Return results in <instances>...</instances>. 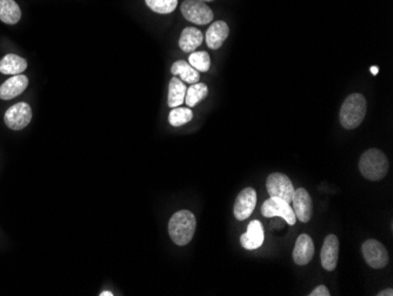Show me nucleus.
<instances>
[{"instance_id": "obj_1", "label": "nucleus", "mask_w": 393, "mask_h": 296, "mask_svg": "<svg viewBox=\"0 0 393 296\" xmlns=\"http://www.w3.org/2000/svg\"><path fill=\"white\" fill-rule=\"evenodd\" d=\"M197 221L190 210H179L170 219L169 234L177 246H186L195 235Z\"/></svg>"}, {"instance_id": "obj_2", "label": "nucleus", "mask_w": 393, "mask_h": 296, "mask_svg": "<svg viewBox=\"0 0 393 296\" xmlns=\"http://www.w3.org/2000/svg\"><path fill=\"white\" fill-rule=\"evenodd\" d=\"M359 170L366 180L381 181L389 172V160L379 149H370L361 156Z\"/></svg>"}, {"instance_id": "obj_3", "label": "nucleus", "mask_w": 393, "mask_h": 296, "mask_svg": "<svg viewBox=\"0 0 393 296\" xmlns=\"http://www.w3.org/2000/svg\"><path fill=\"white\" fill-rule=\"evenodd\" d=\"M366 108L367 107H366L365 97L361 93L349 95L344 100L339 112V118L343 127L347 130L358 128L365 118Z\"/></svg>"}, {"instance_id": "obj_4", "label": "nucleus", "mask_w": 393, "mask_h": 296, "mask_svg": "<svg viewBox=\"0 0 393 296\" xmlns=\"http://www.w3.org/2000/svg\"><path fill=\"white\" fill-rule=\"evenodd\" d=\"M267 189L270 197H278L290 204L296 190L292 181L282 172H274L267 177Z\"/></svg>"}, {"instance_id": "obj_5", "label": "nucleus", "mask_w": 393, "mask_h": 296, "mask_svg": "<svg viewBox=\"0 0 393 296\" xmlns=\"http://www.w3.org/2000/svg\"><path fill=\"white\" fill-rule=\"evenodd\" d=\"M184 18L197 25H207L213 19V12L202 0H185L182 4Z\"/></svg>"}, {"instance_id": "obj_6", "label": "nucleus", "mask_w": 393, "mask_h": 296, "mask_svg": "<svg viewBox=\"0 0 393 296\" xmlns=\"http://www.w3.org/2000/svg\"><path fill=\"white\" fill-rule=\"evenodd\" d=\"M262 216L282 217L286 223L294 225L297 222V217L294 215V209L290 203L278 197H270L262 205Z\"/></svg>"}, {"instance_id": "obj_7", "label": "nucleus", "mask_w": 393, "mask_h": 296, "mask_svg": "<svg viewBox=\"0 0 393 296\" xmlns=\"http://www.w3.org/2000/svg\"><path fill=\"white\" fill-rule=\"evenodd\" d=\"M363 257L366 263L374 269H381L389 263V254L384 244L379 241L370 239L365 241L362 246Z\"/></svg>"}, {"instance_id": "obj_8", "label": "nucleus", "mask_w": 393, "mask_h": 296, "mask_svg": "<svg viewBox=\"0 0 393 296\" xmlns=\"http://www.w3.org/2000/svg\"><path fill=\"white\" fill-rule=\"evenodd\" d=\"M32 120V109L28 103H17L5 113V124L12 130H23Z\"/></svg>"}, {"instance_id": "obj_9", "label": "nucleus", "mask_w": 393, "mask_h": 296, "mask_svg": "<svg viewBox=\"0 0 393 296\" xmlns=\"http://www.w3.org/2000/svg\"><path fill=\"white\" fill-rule=\"evenodd\" d=\"M256 204H257V192L256 190L253 188H245L242 190L237 196L235 208H233L236 219L239 221L249 219L256 208Z\"/></svg>"}, {"instance_id": "obj_10", "label": "nucleus", "mask_w": 393, "mask_h": 296, "mask_svg": "<svg viewBox=\"0 0 393 296\" xmlns=\"http://www.w3.org/2000/svg\"><path fill=\"white\" fill-rule=\"evenodd\" d=\"M292 209L294 215L303 223H307L312 216V198L310 194L304 188L294 190V198H292Z\"/></svg>"}, {"instance_id": "obj_11", "label": "nucleus", "mask_w": 393, "mask_h": 296, "mask_svg": "<svg viewBox=\"0 0 393 296\" xmlns=\"http://www.w3.org/2000/svg\"><path fill=\"white\" fill-rule=\"evenodd\" d=\"M265 240V234L262 224L259 221H251L247 225V232H244L240 237V243L242 247L247 250H254L262 247Z\"/></svg>"}, {"instance_id": "obj_12", "label": "nucleus", "mask_w": 393, "mask_h": 296, "mask_svg": "<svg viewBox=\"0 0 393 296\" xmlns=\"http://www.w3.org/2000/svg\"><path fill=\"white\" fill-rule=\"evenodd\" d=\"M338 254H339V241L336 235L326 237L320 252L323 268L329 272L334 270L337 267Z\"/></svg>"}, {"instance_id": "obj_13", "label": "nucleus", "mask_w": 393, "mask_h": 296, "mask_svg": "<svg viewBox=\"0 0 393 296\" xmlns=\"http://www.w3.org/2000/svg\"><path fill=\"white\" fill-rule=\"evenodd\" d=\"M314 241L309 235L302 234L300 237L297 239L296 246H294V261L298 266H306L311 262L314 259Z\"/></svg>"}, {"instance_id": "obj_14", "label": "nucleus", "mask_w": 393, "mask_h": 296, "mask_svg": "<svg viewBox=\"0 0 393 296\" xmlns=\"http://www.w3.org/2000/svg\"><path fill=\"white\" fill-rule=\"evenodd\" d=\"M28 86V78L24 75H16L8 78L0 86V100H10L24 93Z\"/></svg>"}, {"instance_id": "obj_15", "label": "nucleus", "mask_w": 393, "mask_h": 296, "mask_svg": "<svg viewBox=\"0 0 393 296\" xmlns=\"http://www.w3.org/2000/svg\"><path fill=\"white\" fill-rule=\"evenodd\" d=\"M229 33H230V28L225 21L217 20L215 23H212L207 31V46L212 50L220 48L224 44V41L227 39Z\"/></svg>"}, {"instance_id": "obj_16", "label": "nucleus", "mask_w": 393, "mask_h": 296, "mask_svg": "<svg viewBox=\"0 0 393 296\" xmlns=\"http://www.w3.org/2000/svg\"><path fill=\"white\" fill-rule=\"evenodd\" d=\"M203 33L198 28H184L180 39H179V48H182L184 53H193L195 48H198V46L203 44Z\"/></svg>"}, {"instance_id": "obj_17", "label": "nucleus", "mask_w": 393, "mask_h": 296, "mask_svg": "<svg viewBox=\"0 0 393 296\" xmlns=\"http://www.w3.org/2000/svg\"><path fill=\"white\" fill-rule=\"evenodd\" d=\"M28 68V62L21 57L10 53L0 60V73L3 75H20Z\"/></svg>"}, {"instance_id": "obj_18", "label": "nucleus", "mask_w": 393, "mask_h": 296, "mask_svg": "<svg viewBox=\"0 0 393 296\" xmlns=\"http://www.w3.org/2000/svg\"><path fill=\"white\" fill-rule=\"evenodd\" d=\"M171 73L173 76L179 77L180 80L187 84L198 83L200 78L199 71L192 68L185 60H177L175 64L172 65Z\"/></svg>"}, {"instance_id": "obj_19", "label": "nucleus", "mask_w": 393, "mask_h": 296, "mask_svg": "<svg viewBox=\"0 0 393 296\" xmlns=\"http://www.w3.org/2000/svg\"><path fill=\"white\" fill-rule=\"evenodd\" d=\"M186 90V85L184 84L183 80H179L178 77H173L169 84V97H167L169 107L177 108L183 104L185 102Z\"/></svg>"}, {"instance_id": "obj_20", "label": "nucleus", "mask_w": 393, "mask_h": 296, "mask_svg": "<svg viewBox=\"0 0 393 296\" xmlns=\"http://www.w3.org/2000/svg\"><path fill=\"white\" fill-rule=\"evenodd\" d=\"M21 17L19 5L15 0H0V20L5 24L15 25Z\"/></svg>"}, {"instance_id": "obj_21", "label": "nucleus", "mask_w": 393, "mask_h": 296, "mask_svg": "<svg viewBox=\"0 0 393 296\" xmlns=\"http://www.w3.org/2000/svg\"><path fill=\"white\" fill-rule=\"evenodd\" d=\"M207 93H209V89L204 83L191 84L190 88L186 90L185 103L189 105V108H193L198 104L199 102L207 98Z\"/></svg>"}, {"instance_id": "obj_22", "label": "nucleus", "mask_w": 393, "mask_h": 296, "mask_svg": "<svg viewBox=\"0 0 393 296\" xmlns=\"http://www.w3.org/2000/svg\"><path fill=\"white\" fill-rule=\"evenodd\" d=\"M192 118H193L192 110L190 108H182V107L172 109V111L169 115V122L172 127H182L191 122Z\"/></svg>"}, {"instance_id": "obj_23", "label": "nucleus", "mask_w": 393, "mask_h": 296, "mask_svg": "<svg viewBox=\"0 0 393 296\" xmlns=\"http://www.w3.org/2000/svg\"><path fill=\"white\" fill-rule=\"evenodd\" d=\"M189 64L199 73H207L211 66L210 55L205 51L192 53L189 57Z\"/></svg>"}, {"instance_id": "obj_24", "label": "nucleus", "mask_w": 393, "mask_h": 296, "mask_svg": "<svg viewBox=\"0 0 393 296\" xmlns=\"http://www.w3.org/2000/svg\"><path fill=\"white\" fill-rule=\"evenodd\" d=\"M145 3L153 12L167 15L175 11L178 0H145Z\"/></svg>"}, {"instance_id": "obj_25", "label": "nucleus", "mask_w": 393, "mask_h": 296, "mask_svg": "<svg viewBox=\"0 0 393 296\" xmlns=\"http://www.w3.org/2000/svg\"><path fill=\"white\" fill-rule=\"evenodd\" d=\"M330 290L326 288L325 286H318L317 288H314L312 292L309 294V296H330Z\"/></svg>"}, {"instance_id": "obj_26", "label": "nucleus", "mask_w": 393, "mask_h": 296, "mask_svg": "<svg viewBox=\"0 0 393 296\" xmlns=\"http://www.w3.org/2000/svg\"><path fill=\"white\" fill-rule=\"evenodd\" d=\"M378 296H393V289L387 288L381 290V292L378 293Z\"/></svg>"}, {"instance_id": "obj_27", "label": "nucleus", "mask_w": 393, "mask_h": 296, "mask_svg": "<svg viewBox=\"0 0 393 296\" xmlns=\"http://www.w3.org/2000/svg\"><path fill=\"white\" fill-rule=\"evenodd\" d=\"M371 73H372V75H374V76L378 75V73H379V68H378V66H372V68H371Z\"/></svg>"}, {"instance_id": "obj_28", "label": "nucleus", "mask_w": 393, "mask_h": 296, "mask_svg": "<svg viewBox=\"0 0 393 296\" xmlns=\"http://www.w3.org/2000/svg\"><path fill=\"white\" fill-rule=\"evenodd\" d=\"M113 295V294H112L111 292H103L102 293V294H100V296H112Z\"/></svg>"}, {"instance_id": "obj_29", "label": "nucleus", "mask_w": 393, "mask_h": 296, "mask_svg": "<svg viewBox=\"0 0 393 296\" xmlns=\"http://www.w3.org/2000/svg\"><path fill=\"white\" fill-rule=\"evenodd\" d=\"M202 1H212V0H202Z\"/></svg>"}]
</instances>
